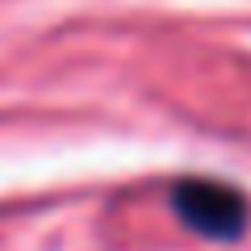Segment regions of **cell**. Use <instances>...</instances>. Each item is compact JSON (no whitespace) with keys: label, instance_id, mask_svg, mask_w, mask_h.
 <instances>
[{"label":"cell","instance_id":"cell-1","mask_svg":"<svg viewBox=\"0 0 251 251\" xmlns=\"http://www.w3.org/2000/svg\"><path fill=\"white\" fill-rule=\"evenodd\" d=\"M172 209L201 239H222L226 243V239H239L247 230V201L226 180H209V176L180 180L172 188Z\"/></svg>","mask_w":251,"mask_h":251}]
</instances>
